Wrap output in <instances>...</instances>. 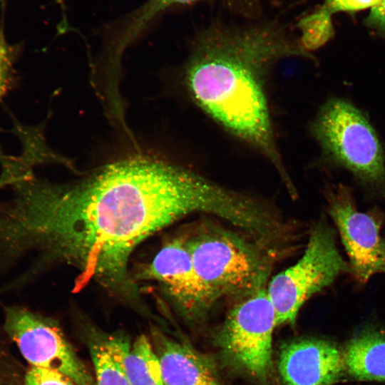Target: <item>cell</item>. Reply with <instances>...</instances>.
Instances as JSON below:
<instances>
[{"instance_id": "obj_1", "label": "cell", "mask_w": 385, "mask_h": 385, "mask_svg": "<svg viewBox=\"0 0 385 385\" xmlns=\"http://www.w3.org/2000/svg\"><path fill=\"white\" fill-rule=\"evenodd\" d=\"M0 202V259L29 250L79 270L76 287L94 280L130 302L140 301L128 272L134 249L188 215H216L219 184L181 166L135 157L108 165L83 179L56 184L29 173Z\"/></svg>"}, {"instance_id": "obj_2", "label": "cell", "mask_w": 385, "mask_h": 385, "mask_svg": "<svg viewBox=\"0 0 385 385\" xmlns=\"http://www.w3.org/2000/svg\"><path fill=\"white\" fill-rule=\"evenodd\" d=\"M290 57L313 59L276 23L213 24L196 38L183 78L195 105L265 157L294 196L297 192L277 143L267 88L274 66Z\"/></svg>"}, {"instance_id": "obj_3", "label": "cell", "mask_w": 385, "mask_h": 385, "mask_svg": "<svg viewBox=\"0 0 385 385\" xmlns=\"http://www.w3.org/2000/svg\"><path fill=\"white\" fill-rule=\"evenodd\" d=\"M185 239L195 269L216 301L242 299L266 288L274 255L245 234L208 222Z\"/></svg>"}, {"instance_id": "obj_4", "label": "cell", "mask_w": 385, "mask_h": 385, "mask_svg": "<svg viewBox=\"0 0 385 385\" xmlns=\"http://www.w3.org/2000/svg\"><path fill=\"white\" fill-rule=\"evenodd\" d=\"M310 130L322 163L344 168L367 192L385 197V145L361 109L332 97L319 108Z\"/></svg>"}, {"instance_id": "obj_5", "label": "cell", "mask_w": 385, "mask_h": 385, "mask_svg": "<svg viewBox=\"0 0 385 385\" xmlns=\"http://www.w3.org/2000/svg\"><path fill=\"white\" fill-rule=\"evenodd\" d=\"M348 272L351 268L338 250L336 231L322 216L312 227L301 257L274 276L266 287L277 326L294 324L299 309L311 297Z\"/></svg>"}, {"instance_id": "obj_6", "label": "cell", "mask_w": 385, "mask_h": 385, "mask_svg": "<svg viewBox=\"0 0 385 385\" xmlns=\"http://www.w3.org/2000/svg\"><path fill=\"white\" fill-rule=\"evenodd\" d=\"M275 313L266 288L230 309L217 336L225 362L262 385L272 379V334Z\"/></svg>"}, {"instance_id": "obj_7", "label": "cell", "mask_w": 385, "mask_h": 385, "mask_svg": "<svg viewBox=\"0 0 385 385\" xmlns=\"http://www.w3.org/2000/svg\"><path fill=\"white\" fill-rule=\"evenodd\" d=\"M5 329L31 367L58 371L76 385H96L75 350L49 319L22 307H10L6 311Z\"/></svg>"}, {"instance_id": "obj_8", "label": "cell", "mask_w": 385, "mask_h": 385, "mask_svg": "<svg viewBox=\"0 0 385 385\" xmlns=\"http://www.w3.org/2000/svg\"><path fill=\"white\" fill-rule=\"evenodd\" d=\"M326 192L328 212L339 232L351 272L359 282L366 283L383 265L385 242L380 236L383 218L374 211H359L351 189L346 185H332Z\"/></svg>"}, {"instance_id": "obj_9", "label": "cell", "mask_w": 385, "mask_h": 385, "mask_svg": "<svg viewBox=\"0 0 385 385\" xmlns=\"http://www.w3.org/2000/svg\"><path fill=\"white\" fill-rule=\"evenodd\" d=\"M139 277L157 282L174 307L190 320L202 318L217 302L195 269L185 237L166 242Z\"/></svg>"}, {"instance_id": "obj_10", "label": "cell", "mask_w": 385, "mask_h": 385, "mask_svg": "<svg viewBox=\"0 0 385 385\" xmlns=\"http://www.w3.org/2000/svg\"><path fill=\"white\" fill-rule=\"evenodd\" d=\"M277 371L283 385H333L346 375L339 346L329 340L311 337L283 344Z\"/></svg>"}, {"instance_id": "obj_11", "label": "cell", "mask_w": 385, "mask_h": 385, "mask_svg": "<svg viewBox=\"0 0 385 385\" xmlns=\"http://www.w3.org/2000/svg\"><path fill=\"white\" fill-rule=\"evenodd\" d=\"M151 342L164 385H224L215 362L190 344L155 330Z\"/></svg>"}, {"instance_id": "obj_12", "label": "cell", "mask_w": 385, "mask_h": 385, "mask_svg": "<svg viewBox=\"0 0 385 385\" xmlns=\"http://www.w3.org/2000/svg\"><path fill=\"white\" fill-rule=\"evenodd\" d=\"M105 339L130 385H164L158 357L147 336L133 342L117 335Z\"/></svg>"}, {"instance_id": "obj_13", "label": "cell", "mask_w": 385, "mask_h": 385, "mask_svg": "<svg viewBox=\"0 0 385 385\" xmlns=\"http://www.w3.org/2000/svg\"><path fill=\"white\" fill-rule=\"evenodd\" d=\"M346 375L359 381H385V332L366 327L343 350Z\"/></svg>"}, {"instance_id": "obj_14", "label": "cell", "mask_w": 385, "mask_h": 385, "mask_svg": "<svg viewBox=\"0 0 385 385\" xmlns=\"http://www.w3.org/2000/svg\"><path fill=\"white\" fill-rule=\"evenodd\" d=\"M197 1L199 0H148L113 26V36L120 44L126 46L168 9Z\"/></svg>"}, {"instance_id": "obj_15", "label": "cell", "mask_w": 385, "mask_h": 385, "mask_svg": "<svg viewBox=\"0 0 385 385\" xmlns=\"http://www.w3.org/2000/svg\"><path fill=\"white\" fill-rule=\"evenodd\" d=\"M332 14L322 6L300 19L297 27L301 31L299 42L307 53L316 51L327 43L334 36Z\"/></svg>"}, {"instance_id": "obj_16", "label": "cell", "mask_w": 385, "mask_h": 385, "mask_svg": "<svg viewBox=\"0 0 385 385\" xmlns=\"http://www.w3.org/2000/svg\"><path fill=\"white\" fill-rule=\"evenodd\" d=\"M89 349L95 369L96 385H130L105 337L93 339L89 342Z\"/></svg>"}, {"instance_id": "obj_17", "label": "cell", "mask_w": 385, "mask_h": 385, "mask_svg": "<svg viewBox=\"0 0 385 385\" xmlns=\"http://www.w3.org/2000/svg\"><path fill=\"white\" fill-rule=\"evenodd\" d=\"M26 385H76L69 377L56 371L31 367L25 377Z\"/></svg>"}, {"instance_id": "obj_18", "label": "cell", "mask_w": 385, "mask_h": 385, "mask_svg": "<svg viewBox=\"0 0 385 385\" xmlns=\"http://www.w3.org/2000/svg\"><path fill=\"white\" fill-rule=\"evenodd\" d=\"M381 0H324L322 6L332 15L338 12H356L371 9Z\"/></svg>"}, {"instance_id": "obj_19", "label": "cell", "mask_w": 385, "mask_h": 385, "mask_svg": "<svg viewBox=\"0 0 385 385\" xmlns=\"http://www.w3.org/2000/svg\"><path fill=\"white\" fill-rule=\"evenodd\" d=\"M364 24L374 33L385 38V0L370 9Z\"/></svg>"}, {"instance_id": "obj_20", "label": "cell", "mask_w": 385, "mask_h": 385, "mask_svg": "<svg viewBox=\"0 0 385 385\" xmlns=\"http://www.w3.org/2000/svg\"><path fill=\"white\" fill-rule=\"evenodd\" d=\"M381 271L385 272V250H384V257L383 265L381 266Z\"/></svg>"}]
</instances>
